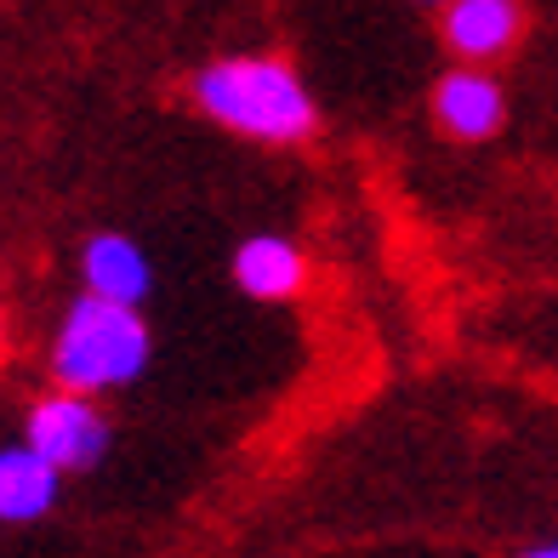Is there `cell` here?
<instances>
[{"mask_svg": "<svg viewBox=\"0 0 558 558\" xmlns=\"http://www.w3.org/2000/svg\"><path fill=\"white\" fill-rule=\"evenodd\" d=\"M194 109L211 125L234 132L245 143H268V148H296L319 132V104L308 81L296 74V63L274 58V52H234L206 63L189 81Z\"/></svg>", "mask_w": 558, "mask_h": 558, "instance_id": "obj_1", "label": "cell"}, {"mask_svg": "<svg viewBox=\"0 0 558 558\" xmlns=\"http://www.w3.org/2000/svg\"><path fill=\"white\" fill-rule=\"evenodd\" d=\"M155 360V331H148L143 308L114 296L81 291L58 314L52 348H46V371H52V388H74V393H120L132 388L137 376Z\"/></svg>", "mask_w": 558, "mask_h": 558, "instance_id": "obj_2", "label": "cell"}, {"mask_svg": "<svg viewBox=\"0 0 558 558\" xmlns=\"http://www.w3.org/2000/svg\"><path fill=\"white\" fill-rule=\"evenodd\" d=\"M23 445H35L52 468L63 473H92L114 445V427L104 416V404L92 393L74 388H46L40 399H29L23 411Z\"/></svg>", "mask_w": 558, "mask_h": 558, "instance_id": "obj_3", "label": "cell"}, {"mask_svg": "<svg viewBox=\"0 0 558 558\" xmlns=\"http://www.w3.org/2000/svg\"><path fill=\"white\" fill-rule=\"evenodd\" d=\"M427 109L450 143H490L507 125V92L485 63H456L434 81Z\"/></svg>", "mask_w": 558, "mask_h": 558, "instance_id": "obj_4", "label": "cell"}, {"mask_svg": "<svg viewBox=\"0 0 558 558\" xmlns=\"http://www.w3.org/2000/svg\"><path fill=\"white\" fill-rule=\"evenodd\" d=\"M439 35L456 63H496L524 40V0H450L439 12Z\"/></svg>", "mask_w": 558, "mask_h": 558, "instance_id": "obj_5", "label": "cell"}, {"mask_svg": "<svg viewBox=\"0 0 558 558\" xmlns=\"http://www.w3.org/2000/svg\"><path fill=\"white\" fill-rule=\"evenodd\" d=\"M74 268H81V291L132 302V308H143V296L155 291V263H148L143 245L132 234H120V228H97V234H86Z\"/></svg>", "mask_w": 558, "mask_h": 558, "instance_id": "obj_6", "label": "cell"}, {"mask_svg": "<svg viewBox=\"0 0 558 558\" xmlns=\"http://www.w3.org/2000/svg\"><path fill=\"white\" fill-rule=\"evenodd\" d=\"M228 274H234V291L251 302H291L308 286V257L286 234H251V240H240Z\"/></svg>", "mask_w": 558, "mask_h": 558, "instance_id": "obj_7", "label": "cell"}, {"mask_svg": "<svg viewBox=\"0 0 558 558\" xmlns=\"http://www.w3.org/2000/svg\"><path fill=\"white\" fill-rule=\"evenodd\" d=\"M63 468H52L35 445H7L0 450V519L7 524H35L58 507L63 496Z\"/></svg>", "mask_w": 558, "mask_h": 558, "instance_id": "obj_8", "label": "cell"}, {"mask_svg": "<svg viewBox=\"0 0 558 558\" xmlns=\"http://www.w3.org/2000/svg\"><path fill=\"white\" fill-rule=\"evenodd\" d=\"M519 558H558V536H542V542H530Z\"/></svg>", "mask_w": 558, "mask_h": 558, "instance_id": "obj_9", "label": "cell"}, {"mask_svg": "<svg viewBox=\"0 0 558 558\" xmlns=\"http://www.w3.org/2000/svg\"><path fill=\"white\" fill-rule=\"evenodd\" d=\"M416 7H434V12H445V7H450V0H416Z\"/></svg>", "mask_w": 558, "mask_h": 558, "instance_id": "obj_10", "label": "cell"}]
</instances>
